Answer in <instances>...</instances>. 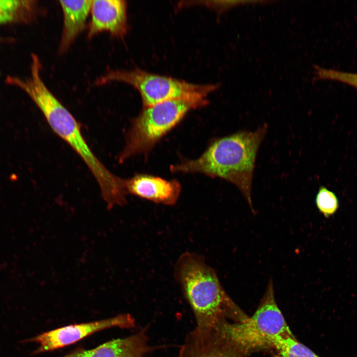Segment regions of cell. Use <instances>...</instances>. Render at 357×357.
<instances>
[{"label": "cell", "mask_w": 357, "mask_h": 357, "mask_svg": "<svg viewBox=\"0 0 357 357\" xmlns=\"http://www.w3.org/2000/svg\"><path fill=\"white\" fill-rule=\"evenodd\" d=\"M31 58L29 77L22 79L8 75L5 82L23 90L40 110L53 131L81 158L96 179L106 204L120 203L126 196L124 179L112 173L96 156L85 140L79 122L41 79L38 57L33 55Z\"/></svg>", "instance_id": "1"}, {"label": "cell", "mask_w": 357, "mask_h": 357, "mask_svg": "<svg viewBox=\"0 0 357 357\" xmlns=\"http://www.w3.org/2000/svg\"><path fill=\"white\" fill-rule=\"evenodd\" d=\"M264 123L253 131H240L214 141L198 158L171 166L173 172L199 173L224 179L240 190L254 214L251 187L255 161L268 129Z\"/></svg>", "instance_id": "2"}, {"label": "cell", "mask_w": 357, "mask_h": 357, "mask_svg": "<svg viewBox=\"0 0 357 357\" xmlns=\"http://www.w3.org/2000/svg\"><path fill=\"white\" fill-rule=\"evenodd\" d=\"M174 275L191 308L196 327L216 328L225 320L226 313L238 310L216 272L201 255L182 253L175 265Z\"/></svg>", "instance_id": "3"}, {"label": "cell", "mask_w": 357, "mask_h": 357, "mask_svg": "<svg viewBox=\"0 0 357 357\" xmlns=\"http://www.w3.org/2000/svg\"><path fill=\"white\" fill-rule=\"evenodd\" d=\"M206 97L194 95L165 101L143 108L132 120L120 163L140 154H147L157 142L190 110L208 104Z\"/></svg>", "instance_id": "4"}, {"label": "cell", "mask_w": 357, "mask_h": 357, "mask_svg": "<svg viewBox=\"0 0 357 357\" xmlns=\"http://www.w3.org/2000/svg\"><path fill=\"white\" fill-rule=\"evenodd\" d=\"M218 328L239 354L272 348L278 337L293 335L276 302L271 279L251 317L235 323L225 320Z\"/></svg>", "instance_id": "5"}, {"label": "cell", "mask_w": 357, "mask_h": 357, "mask_svg": "<svg viewBox=\"0 0 357 357\" xmlns=\"http://www.w3.org/2000/svg\"><path fill=\"white\" fill-rule=\"evenodd\" d=\"M111 81L123 82L132 85L139 92L143 108L177 98L194 95L207 97L220 87L219 84H194L138 68L131 70L109 71L97 79L95 84L100 85Z\"/></svg>", "instance_id": "6"}, {"label": "cell", "mask_w": 357, "mask_h": 357, "mask_svg": "<svg viewBox=\"0 0 357 357\" xmlns=\"http://www.w3.org/2000/svg\"><path fill=\"white\" fill-rule=\"evenodd\" d=\"M134 326L135 320L130 314H120L112 318L59 328L41 334L27 342L39 344V347L33 353L37 354L70 345L107 328H130Z\"/></svg>", "instance_id": "7"}, {"label": "cell", "mask_w": 357, "mask_h": 357, "mask_svg": "<svg viewBox=\"0 0 357 357\" xmlns=\"http://www.w3.org/2000/svg\"><path fill=\"white\" fill-rule=\"evenodd\" d=\"M238 355L218 327H195L187 334L178 357H238Z\"/></svg>", "instance_id": "8"}, {"label": "cell", "mask_w": 357, "mask_h": 357, "mask_svg": "<svg viewBox=\"0 0 357 357\" xmlns=\"http://www.w3.org/2000/svg\"><path fill=\"white\" fill-rule=\"evenodd\" d=\"M88 37L102 31L122 38L128 29L127 4L123 0H92Z\"/></svg>", "instance_id": "9"}, {"label": "cell", "mask_w": 357, "mask_h": 357, "mask_svg": "<svg viewBox=\"0 0 357 357\" xmlns=\"http://www.w3.org/2000/svg\"><path fill=\"white\" fill-rule=\"evenodd\" d=\"M127 193L155 203L173 205L177 201L181 190L176 180H167L146 174H137L125 179Z\"/></svg>", "instance_id": "10"}, {"label": "cell", "mask_w": 357, "mask_h": 357, "mask_svg": "<svg viewBox=\"0 0 357 357\" xmlns=\"http://www.w3.org/2000/svg\"><path fill=\"white\" fill-rule=\"evenodd\" d=\"M147 329L123 338L110 341L91 350L78 349L63 357H147L151 352Z\"/></svg>", "instance_id": "11"}, {"label": "cell", "mask_w": 357, "mask_h": 357, "mask_svg": "<svg viewBox=\"0 0 357 357\" xmlns=\"http://www.w3.org/2000/svg\"><path fill=\"white\" fill-rule=\"evenodd\" d=\"M63 13V28L60 52L66 51L85 29L92 0H59Z\"/></svg>", "instance_id": "12"}, {"label": "cell", "mask_w": 357, "mask_h": 357, "mask_svg": "<svg viewBox=\"0 0 357 357\" xmlns=\"http://www.w3.org/2000/svg\"><path fill=\"white\" fill-rule=\"evenodd\" d=\"M37 9L36 0H0V25L31 21Z\"/></svg>", "instance_id": "13"}, {"label": "cell", "mask_w": 357, "mask_h": 357, "mask_svg": "<svg viewBox=\"0 0 357 357\" xmlns=\"http://www.w3.org/2000/svg\"><path fill=\"white\" fill-rule=\"evenodd\" d=\"M272 348L275 350L278 357H320L296 340L293 335L278 337Z\"/></svg>", "instance_id": "14"}, {"label": "cell", "mask_w": 357, "mask_h": 357, "mask_svg": "<svg viewBox=\"0 0 357 357\" xmlns=\"http://www.w3.org/2000/svg\"><path fill=\"white\" fill-rule=\"evenodd\" d=\"M319 212L325 218L334 215L339 208V200L336 194L324 186H320L315 198Z\"/></svg>", "instance_id": "15"}, {"label": "cell", "mask_w": 357, "mask_h": 357, "mask_svg": "<svg viewBox=\"0 0 357 357\" xmlns=\"http://www.w3.org/2000/svg\"><path fill=\"white\" fill-rule=\"evenodd\" d=\"M316 79H329L339 81L353 86L357 89V72L343 71L328 69L314 65Z\"/></svg>", "instance_id": "16"}, {"label": "cell", "mask_w": 357, "mask_h": 357, "mask_svg": "<svg viewBox=\"0 0 357 357\" xmlns=\"http://www.w3.org/2000/svg\"><path fill=\"white\" fill-rule=\"evenodd\" d=\"M210 7L215 9L219 14H222L234 7L246 4H267L277 2L276 0H215L208 1Z\"/></svg>", "instance_id": "17"}]
</instances>
